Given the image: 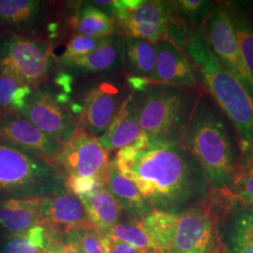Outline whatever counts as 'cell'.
Instances as JSON below:
<instances>
[{"label": "cell", "instance_id": "6", "mask_svg": "<svg viewBox=\"0 0 253 253\" xmlns=\"http://www.w3.org/2000/svg\"><path fill=\"white\" fill-rule=\"evenodd\" d=\"M204 92L151 83L143 91L140 109L143 133L153 141L180 144Z\"/></svg>", "mask_w": 253, "mask_h": 253}, {"label": "cell", "instance_id": "32", "mask_svg": "<svg viewBox=\"0 0 253 253\" xmlns=\"http://www.w3.org/2000/svg\"><path fill=\"white\" fill-rule=\"evenodd\" d=\"M23 84L13 75L0 72V112L11 111L13 96Z\"/></svg>", "mask_w": 253, "mask_h": 253}, {"label": "cell", "instance_id": "8", "mask_svg": "<svg viewBox=\"0 0 253 253\" xmlns=\"http://www.w3.org/2000/svg\"><path fill=\"white\" fill-rule=\"evenodd\" d=\"M56 69L54 47L48 42L11 34L0 37V72L36 88L51 81Z\"/></svg>", "mask_w": 253, "mask_h": 253}, {"label": "cell", "instance_id": "33", "mask_svg": "<svg viewBox=\"0 0 253 253\" xmlns=\"http://www.w3.org/2000/svg\"><path fill=\"white\" fill-rule=\"evenodd\" d=\"M102 184L93 178H83V177H71L67 176L66 189L71 191L75 196L80 197L90 191L95 190L99 185ZM105 185V184H103Z\"/></svg>", "mask_w": 253, "mask_h": 253}, {"label": "cell", "instance_id": "1", "mask_svg": "<svg viewBox=\"0 0 253 253\" xmlns=\"http://www.w3.org/2000/svg\"><path fill=\"white\" fill-rule=\"evenodd\" d=\"M112 162L153 210L179 213L203 202L210 191L203 168L180 144L153 141L142 133L118 150Z\"/></svg>", "mask_w": 253, "mask_h": 253}, {"label": "cell", "instance_id": "24", "mask_svg": "<svg viewBox=\"0 0 253 253\" xmlns=\"http://www.w3.org/2000/svg\"><path fill=\"white\" fill-rule=\"evenodd\" d=\"M122 37L123 72L126 76L151 81L157 60V43L132 37Z\"/></svg>", "mask_w": 253, "mask_h": 253}, {"label": "cell", "instance_id": "22", "mask_svg": "<svg viewBox=\"0 0 253 253\" xmlns=\"http://www.w3.org/2000/svg\"><path fill=\"white\" fill-rule=\"evenodd\" d=\"M106 186L128 219L141 223L153 211L135 184L118 172L112 161Z\"/></svg>", "mask_w": 253, "mask_h": 253}, {"label": "cell", "instance_id": "15", "mask_svg": "<svg viewBox=\"0 0 253 253\" xmlns=\"http://www.w3.org/2000/svg\"><path fill=\"white\" fill-rule=\"evenodd\" d=\"M157 49L152 83L205 90L197 66L181 48L167 41H161L157 42Z\"/></svg>", "mask_w": 253, "mask_h": 253}, {"label": "cell", "instance_id": "17", "mask_svg": "<svg viewBox=\"0 0 253 253\" xmlns=\"http://www.w3.org/2000/svg\"><path fill=\"white\" fill-rule=\"evenodd\" d=\"M0 141L48 159L59 153L63 145L42 132L17 112H0Z\"/></svg>", "mask_w": 253, "mask_h": 253}, {"label": "cell", "instance_id": "14", "mask_svg": "<svg viewBox=\"0 0 253 253\" xmlns=\"http://www.w3.org/2000/svg\"><path fill=\"white\" fill-rule=\"evenodd\" d=\"M208 199L217 216L226 253H253V208L240 204L230 191L210 190Z\"/></svg>", "mask_w": 253, "mask_h": 253}, {"label": "cell", "instance_id": "26", "mask_svg": "<svg viewBox=\"0 0 253 253\" xmlns=\"http://www.w3.org/2000/svg\"><path fill=\"white\" fill-rule=\"evenodd\" d=\"M52 237L45 227L37 225L26 234L9 236L1 253H44Z\"/></svg>", "mask_w": 253, "mask_h": 253}, {"label": "cell", "instance_id": "31", "mask_svg": "<svg viewBox=\"0 0 253 253\" xmlns=\"http://www.w3.org/2000/svg\"><path fill=\"white\" fill-rule=\"evenodd\" d=\"M102 41L103 39L73 35L69 40L63 54L58 57L55 56L56 64L81 58L94 51L102 42Z\"/></svg>", "mask_w": 253, "mask_h": 253}, {"label": "cell", "instance_id": "3", "mask_svg": "<svg viewBox=\"0 0 253 253\" xmlns=\"http://www.w3.org/2000/svg\"><path fill=\"white\" fill-rule=\"evenodd\" d=\"M141 224L153 253H226L208 196L179 213L153 210Z\"/></svg>", "mask_w": 253, "mask_h": 253}, {"label": "cell", "instance_id": "16", "mask_svg": "<svg viewBox=\"0 0 253 253\" xmlns=\"http://www.w3.org/2000/svg\"><path fill=\"white\" fill-rule=\"evenodd\" d=\"M57 69L70 73L73 78L82 79L123 72V37L118 32L103 39L94 51L72 61L56 64Z\"/></svg>", "mask_w": 253, "mask_h": 253}, {"label": "cell", "instance_id": "36", "mask_svg": "<svg viewBox=\"0 0 253 253\" xmlns=\"http://www.w3.org/2000/svg\"><path fill=\"white\" fill-rule=\"evenodd\" d=\"M54 253V252H53L50 248H47V250H46L45 253Z\"/></svg>", "mask_w": 253, "mask_h": 253}, {"label": "cell", "instance_id": "21", "mask_svg": "<svg viewBox=\"0 0 253 253\" xmlns=\"http://www.w3.org/2000/svg\"><path fill=\"white\" fill-rule=\"evenodd\" d=\"M37 225H42L41 199L0 200V229L9 236L26 234Z\"/></svg>", "mask_w": 253, "mask_h": 253}, {"label": "cell", "instance_id": "28", "mask_svg": "<svg viewBox=\"0 0 253 253\" xmlns=\"http://www.w3.org/2000/svg\"><path fill=\"white\" fill-rule=\"evenodd\" d=\"M128 222L119 221L117 224L99 232L100 235L109 236L139 250L143 253H153L149 238L140 222L128 219Z\"/></svg>", "mask_w": 253, "mask_h": 253}, {"label": "cell", "instance_id": "11", "mask_svg": "<svg viewBox=\"0 0 253 253\" xmlns=\"http://www.w3.org/2000/svg\"><path fill=\"white\" fill-rule=\"evenodd\" d=\"M56 92L51 81L38 86L18 114L42 132L65 145L76 132L78 118L68 105L57 100Z\"/></svg>", "mask_w": 253, "mask_h": 253}, {"label": "cell", "instance_id": "12", "mask_svg": "<svg viewBox=\"0 0 253 253\" xmlns=\"http://www.w3.org/2000/svg\"><path fill=\"white\" fill-rule=\"evenodd\" d=\"M108 154L96 137L78 126L71 140L50 160L67 176L93 178L106 185L111 164Z\"/></svg>", "mask_w": 253, "mask_h": 253}, {"label": "cell", "instance_id": "29", "mask_svg": "<svg viewBox=\"0 0 253 253\" xmlns=\"http://www.w3.org/2000/svg\"><path fill=\"white\" fill-rule=\"evenodd\" d=\"M63 241L73 245L78 253H104L100 233L95 227H80L69 230Z\"/></svg>", "mask_w": 253, "mask_h": 253}, {"label": "cell", "instance_id": "30", "mask_svg": "<svg viewBox=\"0 0 253 253\" xmlns=\"http://www.w3.org/2000/svg\"><path fill=\"white\" fill-rule=\"evenodd\" d=\"M174 3L179 17L195 27L203 24L216 5L214 1L207 0H177Z\"/></svg>", "mask_w": 253, "mask_h": 253}, {"label": "cell", "instance_id": "20", "mask_svg": "<svg viewBox=\"0 0 253 253\" xmlns=\"http://www.w3.org/2000/svg\"><path fill=\"white\" fill-rule=\"evenodd\" d=\"M63 10L73 35L105 39L118 32L116 20L88 1L65 2Z\"/></svg>", "mask_w": 253, "mask_h": 253}, {"label": "cell", "instance_id": "10", "mask_svg": "<svg viewBox=\"0 0 253 253\" xmlns=\"http://www.w3.org/2000/svg\"><path fill=\"white\" fill-rule=\"evenodd\" d=\"M200 28L212 54L219 63L235 75L253 100V78L242 58L228 3H216Z\"/></svg>", "mask_w": 253, "mask_h": 253}, {"label": "cell", "instance_id": "9", "mask_svg": "<svg viewBox=\"0 0 253 253\" xmlns=\"http://www.w3.org/2000/svg\"><path fill=\"white\" fill-rule=\"evenodd\" d=\"M179 17L174 1L117 0L118 32L157 43L166 40L168 28Z\"/></svg>", "mask_w": 253, "mask_h": 253}, {"label": "cell", "instance_id": "34", "mask_svg": "<svg viewBox=\"0 0 253 253\" xmlns=\"http://www.w3.org/2000/svg\"><path fill=\"white\" fill-rule=\"evenodd\" d=\"M104 253H143L134 247L114 239L109 236L100 235Z\"/></svg>", "mask_w": 253, "mask_h": 253}, {"label": "cell", "instance_id": "18", "mask_svg": "<svg viewBox=\"0 0 253 253\" xmlns=\"http://www.w3.org/2000/svg\"><path fill=\"white\" fill-rule=\"evenodd\" d=\"M41 218L42 226L62 236L72 229L93 226L81 201L67 189L41 199Z\"/></svg>", "mask_w": 253, "mask_h": 253}, {"label": "cell", "instance_id": "25", "mask_svg": "<svg viewBox=\"0 0 253 253\" xmlns=\"http://www.w3.org/2000/svg\"><path fill=\"white\" fill-rule=\"evenodd\" d=\"M242 58L253 80V20L237 4L228 3Z\"/></svg>", "mask_w": 253, "mask_h": 253}, {"label": "cell", "instance_id": "13", "mask_svg": "<svg viewBox=\"0 0 253 253\" xmlns=\"http://www.w3.org/2000/svg\"><path fill=\"white\" fill-rule=\"evenodd\" d=\"M60 4L47 0H0V30L6 34L48 42L49 25Z\"/></svg>", "mask_w": 253, "mask_h": 253}, {"label": "cell", "instance_id": "37", "mask_svg": "<svg viewBox=\"0 0 253 253\" xmlns=\"http://www.w3.org/2000/svg\"><path fill=\"white\" fill-rule=\"evenodd\" d=\"M245 148H250V149H252V150H253V143H252V145H249V146H247V147H245ZM245 148H243V149H245ZM243 149H242V150H243Z\"/></svg>", "mask_w": 253, "mask_h": 253}, {"label": "cell", "instance_id": "23", "mask_svg": "<svg viewBox=\"0 0 253 253\" xmlns=\"http://www.w3.org/2000/svg\"><path fill=\"white\" fill-rule=\"evenodd\" d=\"M78 199L81 201L91 224L98 232L121 221L123 212L106 185L100 184Z\"/></svg>", "mask_w": 253, "mask_h": 253}, {"label": "cell", "instance_id": "4", "mask_svg": "<svg viewBox=\"0 0 253 253\" xmlns=\"http://www.w3.org/2000/svg\"><path fill=\"white\" fill-rule=\"evenodd\" d=\"M182 50L199 70L204 88L235 126L241 150L253 142V100L241 83L218 62L200 27H191Z\"/></svg>", "mask_w": 253, "mask_h": 253}, {"label": "cell", "instance_id": "5", "mask_svg": "<svg viewBox=\"0 0 253 253\" xmlns=\"http://www.w3.org/2000/svg\"><path fill=\"white\" fill-rule=\"evenodd\" d=\"M66 179L50 159L0 141V200L42 199L66 190Z\"/></svg>", "mask_w": 253, "mask_h": 253}, {"label": "cell", "instance_id": "2", "mask_svg": "<svg viewBox=\"0 0 253 253\" xmlns=\"http://www.w3.org/2000/svg\"><path fill=\"white\" fill-rule=\"evenodd\" d=\"M180 145L199 163L210 190L230 191L241 159V145L235 126L204 92Z\"/></svg>", "mask_w": 253, "mask_h": 253}, {"label": "cell", "instance_id": "27", "mask_svg": "<svg viewBox=\"0 0 253 253\" xmlns=\"http://www.w3.org/2000/svg\"><path fill=\"white\" fill-rule=\"evenodd\" d=\"M230 192L240 204L253 208V151L245 148Z\"/></svg>", "mask_w": 253, "mask_h": 253}, {"label": "cell", "instance_id": "19", "mask_svg": "<svg viewBox=\"0 0 253 253\" xmlns=\"http://www.w3.org/2000/svg\"><path fill=\"white\" fill-rule=\"evenodd\" d=\"M143 92L132 90L105 132L97 138L110 153L131 145L142 135L139 116Z\"/></svg>", "mask_w": 253, "mask_h": 253}, {"label": "cell", "instance_id": "35", "mask_svg": "<svg viewBox=\"0 0 253 253\" xmlns=\"http://www.w3.org/2000/svg\"><path fill=\"white\" fill-rule=\"evenodd\" d=\"M48 248H50L54 253H78L73 245L66 243L62 239H57L54 237L51 238Z\"/></svg>", "mask_w": 253, "mask_h": 253}, {"label": "cell", "instance_id": "7", "mask_svg": "<svg viewBox=\"0 0 253 253\" xmlns=\"http://www.w3.org/2000/svg\"><path fill=\"white\" fill-rule=\"evenodd\" d=\"M131 92L124 73L82 78L71 96L72 100L83 107L78 126L99 138L108 128Z\"/></svg>", "mask_w": 253, "mask_h": 253}]
</instances>
